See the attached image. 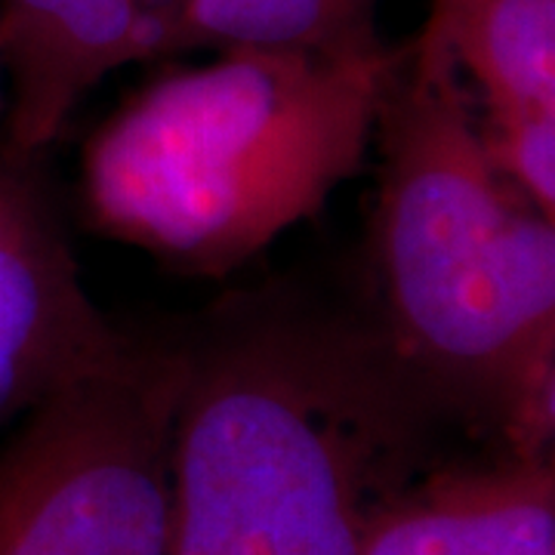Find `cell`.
<instances>
[{
  "label": "cell",
  "instance_id": "obj_1",
  "mask_svg": "<svg viewBox=\"0 0 555 555\" xmlns=\"http://www.w3.org/2000/svg\"><path fill=\"white\" fill-rule=\"evenodd\" d=\"M179 346L167 555H361L463 429L367 309L294 287L229 297Z\"/></svg>",
  "mask_w": 555,
  "mask_h": 555
},
{
  "label": "cell",
  "instance_id": "obj_2",
  "mask_svg": "<svg viewBox=\"0 0 555 555\" xmlns=\"http://www.w3.org/2000/svg\"><path fill=\"white\" fill-rule=\"evenodd\" d=\"M374 142L371 315L469 436L553 460L555 219L491 170L466 80L423 31L404 43Z\"/></svg>",
  "mask_w": 555,
  "mask_h": 555
},
{
  "label": "cell",
  "instance_id": "obj_3",
  "mask_svg": "<svg viewBox=\"0 0 555 555\" xmlns=\"http://www.w3.org/2000/svg\"><path fill=\"white\" fill-rule=\"evenodd\" d=\"M401 53L229 47L160 75L83 145L87 225L185 275H232L364 167Z\"/></svg>",
  "mask_w": 555,
  "mask_h": 555
},
{
  "label": "cell",
  "instance_id": "obj_4",
  "mask_svg": "<svg viewBox=\"0 0 555 555\" xmlns=\"http://www.w3.org/2000/svg\"><path fill=\"white\" fill-rule=\"evenodd\" d=\"M177 343L133 339L65 383L0 444V555H167Z\"/></svg>",
  "mask_w": 555,
  "mask_h": 555
},
{
  "label": "cell",
  "instance_id": "obj_5",
  "mask_svg": "<svg viewBox=\"0 0 555 555\" xmlns=\"http://www.w3.org/2000/svg\"><path fill=\"white\" fill-rule=\"evenodd\" d=\"M130 343L87 294L35 158L0 152V426Z\"/></svg>",
  "mask_w": 555,
  "mask_h": 555
},
{
  "label": "cell",
  "instance_id": "obj_6",
  "mask_svg": "<svg viewBox=\"0 0 555 555\" xmlns=\"http://www.w3.org/2000/svg\"><path fill=\"white\" fill-rule=\"evenodd\" d=\"M182 0H0L3 149L35 158L105 75L177 53Z\"/></svg>",
  "mask_w": 555,
  "mask_h": 555
},
{
  "label": "cell",
  "instance_id": "obj_7",
  "mask_svg": "<svg viewBox=\"0 0 555 555\" xmlns=\"http://www.w3.org/2000/svg\"><path fill=\"white\" fill-rule=\"evenodd\" d=\"M361 555H555V463L438 460L379 506Z\"/></svg>",
  "mask_w": 555,
  "mask_h": 555
},
{
  "label": "cell",
  "instance_id": "obj_8",
  "mask_svg": "<svg viewBox=\"0 0 555 555\" xmlns=\"http://www.w3.org/2000/svg\"><path fill=\"white\" fill-rule=\"evenodd\" d=\"M420 31L476 83L485 115H555V0H429Z\"/></svg>",
  "mask_w": 555,
  "mask_h": 555
},
{
  "label": "cell",
  "instance_id": "obj_9",
  "mask_svg": "<svg viewBox=\"0 0 555 555\" xmlns=\"http://www.w3.org/2000/svg\"><path fill=\"white\" fill-rule=\"evenodd\" d=\"M379 0H182L177 53L195 47H266L364 53L383 43Z\"/></svg>",
  "mask_w": 555,
  "mask_h": 555
},
{
  "label": "cell",
  "instance_id": "obj_10",
  "mask_svg": "<svg viewBox=\"0 0 555 555\" xmlns=\"http://www.w3.org/2000/svg\"><path fill=\"white\" fill-rule=\"evenodd\" d=\"M478 142L496 177L540 217L555 219V115H481Z\"/></svg>",
  "mask_w": 555,
  "mask_h": 555
},
{
  "label": "cell",
  "instance_id": "obj_11",
  "mask_svg": "<svg viewBox=\"0 0 555 555\" xmlns=\"http://www.w3.org/2000/svg\"><path fill=\"white\" fill-rule=\"evenodd\" d=\"M0 83H3V72H0ZM0 115H3V87H0Z\"/></svg>",
  "mask_w": 555,
  "mask_h": 555
}]
</instances>
